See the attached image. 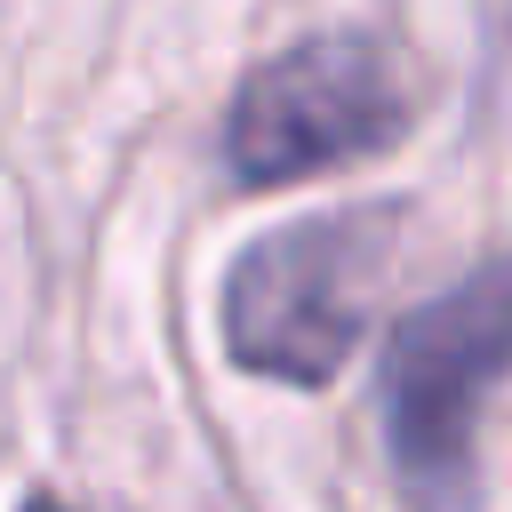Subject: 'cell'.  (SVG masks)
<instances>
[{"instance_id": "1", "label": "cell", "mask_w": 512, "mask_h": 512, "mask_svg": "<svg viewBox=\"0 0 512 512\" xmlns=\"http://www.w3.org/2000/svg\"><path fill=\"white\" fill-rule=\"evenodd\" d=\"M504 344V256H480L456 288L392 320L376 360V424L408 512H480V424L504 376Z\"/></svg>"}, {"instance_id": "2", "label": "cell", "mask_w": 512, "mask_h": 512, "mask_svg": "<svg viewBox=\"0 0 512 512\" xmlns=\"http://www.w3.org/2000/svg\"><path fill=\"white\" fill-rule=\"evenodd\" d=\"M400 224H408L400 200H360V208H320L280 232H256L224 272L232 360L272 384H328L368 328Z\"/></svg>"}, {"instance_id": "3", "label": "cell", "mask_w": 512, "mask_h": 512, "mask_svg": "<svg viewBox=\"0 0 512 512\" xmlns=\"http://www.w3.org/2000/svg\"><path fill=\"white\" fill-rule=\"evenodd\" d=\"M408 64L368 24H328L272 48L224 112V168L240 184H296L384 152L408 128Z\"/></svg>"}, {"instance_id": "4", "label": "cell", "mask_w": 512, "mask_h": 512, "mask_svg": "<svg viewBox=\"0 0 512 512\" xmlns=\"http://www.w3.org/2000/svg\"><path fill=\"white\" fill-rule=\"evenodd\" d=\"M16 512H88V504H72V496H56V488H32Z\"/></svg>"}]
</instances>
